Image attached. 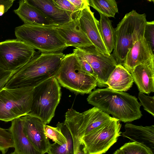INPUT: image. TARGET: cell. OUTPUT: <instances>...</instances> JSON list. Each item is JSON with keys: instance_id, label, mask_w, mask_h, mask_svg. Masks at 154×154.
<instances>
[{"instance_id": "cell-25", "label": "cell", "mask_w": 154, "mask_h": 154, "mask_svg": "<svg viewBox=\"0 0 154 154\" xmlns=\"http://www.w3.org/2000/svg\"><path fill=\"white\" fill-rule=\"evenodd\" d=\"M119 149L123 154H152L146 147L135 142L125 143Z\"/></svg>"}, {"instance_id": "cell-11", "label": "cell", "mask_w": 154, "mask_h": 154, "mask_svg": "<svg viewBox=\"0 0 154 154\" xmlns=\"http://www.w3.org/2000/svg\"><path fill=\"white\" fill-rule=\"evenodd\" d=\"M91 66L97 76V86L107 87L106 83L118 64L112 54L101 53L93 45L77 48Z\"/></svg>"}, {"instance_id": "cell-12", "label": "cell", "mask_w": 154, "mask_h": 154, "mask_svg": "<svg viewBox=\"0 0 154 154\" xmlns=\"http://www.w3.org/2000/svg\"><path fill=\"white\" fill-rule=\"evenodd\" d=\"M22 117L24 134L37 150L44 154L47 153L51 144L45 133L46 125L40 119L29 114Z\"/></svg>"}, {"instance_id": "cell-1", "label": "cell", "mask_w": 154, "mask_h": 154, "mask_svg": "<svg viewBox=\"0 0 154 154\" xmlns=\"http://www.w3.org/2000/svg\"><path fill=\"white\" fill-rule=\"evenodd\" d=\"M35 54L27 63L15 70L5 87L34 88L53 77L65 55L62 52Z\"/></svg>"}, {"instance_id": "cell-15", "label": "cell", "mask_w": 154, "mask_h": 154, "mask_svg": "<svg viewBox=\"0 0 154 154\" xmlns=\"http://www.w3.org/2000/svg\"><path fill=\"white\" fill-rule=\"evenodd\" d=\"M154 59V54L144 38L136 42L127 53L122 65L130 73L136 66Z\"/></svg>"}, {"instance_id": "cell-5", "label": "cell", "mask_w": 154, "mask_h": 154, "mask_svg": "<svg viewBox=\"0 0 154 154\" xmlns=\"http://www.w3.org/2000/svg\"><path fill=\"white\" fill-rule=\"evenodd\" d=\"M54 77L61 86L77 93H90L97 86V79L82 69L73 52L65 55Z\"/></svg>"}, {"instance_id": "cell-9", "label": "cell", "mask_w": 154, "mask_h": 154, "mask_svg": "<svg viewBox=\"0 0 154 154\" xmlns=\"http://www.w3.org/2000/svg\"><path fill=\"white\" fill-rule=\"evenodd\" d=\"M121 125L115 119L99 127L80 140L88 154H102L105 153L121 136Z\"/></svg>"}, {"instance_id": "cell-27", "label": "cell", "mask_w": 154, "mask_h": 154, "mask_svg": "<svg viewBox=\"0 0 154 154\" xmlns=\"http://www.w3.org/2000/svg\"><path fill=\"white\" fill-rule=\"evenodd\" d=\"M14 147L12 135L8 129L0 127V151L5 154L9 148Z\"/></svg>"}, {"instance_id": "cell-28", "label": "cell", "mask_w": 154, "mask_h": 154, "mask_svg": "<svg viewBox=\"0 0 154 154\" xmlns=\"http://www.w3.org/2000/svg\"><path fill=\"white\" fill-rule=\"evenodd\" d=\"M55 5L59 8L68 11L73 19L77 18L80 11L77 9L68 0H53Z\"/></svg>"}, {"instance_id": "cell-26", "label": "cell", "mask_w": 154, "mask_h": 154, "mask_svg": "<svg viewBox=\"0 0 154 154\" xmlns=\"http://www.w3.org/2000/svg\"><path fill=\"white\" fill-rule=\"evenodd\" d=\"M45 130L47 137L52 139L54 143L60 145L66 143V138L58 127H54L46 125Z\"/></svg>"}, {"instance_id": "cell-6", "label": "cell", "mask_w": 154, "mask_h": 154, "mask_svg": "<svg viewBox=\"0 0 154 154\" xmlns=\"http://www.w3.org/2000/svg\"><path fill=\"white\" fill-rule=\"evenodd\" d=\"M65 117L64 124L72 136L74 154L81 138L116 119L94 106L82 113L71 108L66 112Z\"/></svg>"}, {"instance_id": "cell-20", "label": "cell", "mask_w": 154, "mask_h": 154, "mask_svg": "<svg viewBox=\"0 0 154 154\" xmlns=\"http://www.w3.org/2000/svg\"><path fill=\"white\" fill-rule=\"evenodd\" d=\"M14 12L24 22V23L56 26L41 11L29 3L26 0L19 2L18 8Z\"/></svg>"}, {"instance_id": "cell-35", "label": "cell", "mask_w": 154, "mask_h": 154, "mask_svg": "<svg viewBox=\"0 0 154 154\" xmlns=\"http://www.w3.org/2000/svg\"><path fill=\"white\" fill-rule=\"evenodd\" d=\"M76 154H88L84 144L82 143H80Z\"/></svg>"}, {"instance_id": "cell-10", "label": "cell", "mask_w": 154, "mask_h": 154, "mask_svg": "<svg viewBox=\"0 0 154 154\" xmlns=\"http://www.w3.org/2000/svg\"><path fill=\"white\" fill-rule=\"evenodd\" d=\"M35 49L17 39L0 42V68L13 71L27 63L36 53Z\"/></svg>"}, {"instance_id": "cell-4", "label": "cell", "mask_w": 154, "mask_h": 154, "mask_svg": "<svg viewBox=\"0 0 154 154\" xmlns=\"http://www.w3.org/2000/svg\"><path fill=\"white\" fill-rule=\"evenodd\" d=\"M55 27L24 23L16 27L14 32L17 39L41 53L62 52L67 47Z\"/></svg>"}, {"instance_id": "cell-33", "label": "cell", "mask_w": 154, "mask_h": 154, "mask_svg": "<svg viewBox=\"0 0 154 154\" xmlns=\"http://www.w3.org/2000/svg\"><path fill=\"white\" fill-rule=\"evenodd\" d=\"M75 8L81 11L89 6V0H68Z\"/></svg>"}, {"instance_id": "cell-37", "label": "cell", "mask_w": 154, "mask_h": 154, "mask_svg": "<svg viewBox=\"0 0 154 154\" xmlns=\"http://www.w3.org/2000/svg\"><path fill=\"white\" fill-rule=\"evenodd\" d=\"M14 154V152H12V153H11L10 154Z\"/></svg>"}, {"instance_id": "cell-18", "label": "cell", "mask_w": 154, "mask_h": 154, "mask_svg": "<svg viewBox=\"0 0 154 154\" xmlns=\"http://www.w3.org/2000/svg\"><path fill=\"white\" fill-rule=\"evenodd\" d=\"M31 5L41 11L56 26L68 23L74 19L68 11L59 8L53 0H26Z\"/></svg>"}, {"instance_id": "cell-7", "label": "cell", "mask_w": 154, "mask_h": 154, "mask_svg": "<svg viewBox=\"0 0 154 154\" xmlns=\"http://www.w3.org/2000/svg\"><path fill=\"white\" fill-rule=\"evenodd\" d=\"M61 96V87L56 78L51 77L33 89L31 110L28 114L41 120L46 125L50 123Z\"/></svg>"}, {"instance_id": "cell-21", "label": "cell", "mask_w": 154, "mask_h": 154, "mask_svg": "<svg viewBox=\"0 0 154 154\" xmlns=\"http://www.w3.org/2000/svg\"><path fill=\"white\" fill-rule=\"evenodd\" d=\"M132 76L123 66L117 64L110 75L106 83L108 88L119 91H126L132 86Z\"/></svg>"}, {"instance_id": "cell-34", "label": "cell", "mask_w": 154, "mask_h": 154, "mask_svg": "<svg viewBox=\"0 0 154 154\" xmlns=\"http://www.w3.org/2000/svg\"><path fill=\"white\" fill-rule=\"evenodd\" d=\"M14 0H0V16H2L12 6Z\"/></svg>"}, {"instance_id": "cell-31", "label": "cell", "mask_w": 154, "mask_h": 154, "mask_svg": "<svg viewBox=\"0 0 154 154\" xmlns=\"http://www.w3.org/2000/svg\"><path fill=\"white\" fill-rule=\"evenodd\" d=\"M73 53L75 55L82 69L97 80V76L91 66L82 55L77 48L73 50Z\"/></svg>"}, {"instance_id": "cell-3", "label": "cell", "mask_w": 154, "mask_h": 154, "mask_svg": "<svg viewBox=\"0 0 154 154\" xmlns=\"http://www.w3.org/2000/svg\"><path fill=\"white\" fill-rule=\"evenodd\" d=\"M145 14L135 10L126 14L115 29V44L112 54L118 64L122 65L134 44L144 38L147 20Z\"/></svg>"}, {"instance_id": "cell-13", "label": "cell", "mask_w": 154, "mask_h": 154, "mask_svg": "<svg viewBox=\"0 0 154 154\" xmlns=\"http://www.w3.org/2000/svg\"><path fill=\"white\" fill-rule=\"evenodd\" d=\"M94 14L90 6L81 11L77 17L80 26L98 51L110 55L111 54L107 50L102 38L99 21L95 18Z\"/></svg>"}, {"instance_id": "cell-29", "label": "cell", "mask_w": 154, "mask_h": 154, "mask_svg": "<svg viewBox=\"0 0 154 154\" xmlns=\"http://www.w3.org/2000/svg\"><path fill=\"white\" fill-rule=\"evenodd\" d=\"M138 97L145 110L154 116V97L147 96L139 92Z\"/></svg>"}, {"instance_id": "cell-19", "label": "cell", "mask_w": 154, "mask_h": 154, "mask_svg": "<svg viewBox=\"0 0 154 154\" xmlns=\"http://www.w3.org/2000/svg\"><path fill=\"white\" fill-rule=\"evenodd\" d=\"M131 73L140 92L149 94L154 92V59L136 66Z\"/></svg>"}, {"instance_id": "cell-22", "label": "cell", "mask_w": 154, "mask_h": 154, "mask_svg": "<svg viewBox=\"0 0 154 154\" xmlns=\"http://www.w3.org/2000/svg\"><path fill=\"white\" fill-rule=\"evenodd\" d=\"M56 126L66 137L67 142L63 145L55 143L51 144L47 153L48 154H74L73 139L69 131L64 123L59 122Z\"/></svg>"}, {"instance_id": "cell-2", "label": "cell", "mask_w": 154, "mask_h": 154, "mask_svg": "<svg viewBox=\"0 0 154 154\" xmlns=\"http://www.w3.org/2000/svg\"><path fill=\"white\" fill-rule=\"evenodd\" d=\"M88 103L125 123L140 119L141 105L134 96L109 88L97 89L88 96Z\"/></svg>"}, {"instance_id": "cell-30", "label": "cell", "mask_w": 154, "mask_h": 154, "mask_svg": "<svg viewBox=\"0 0 154 154\" xmlns=\"http://www.w3.org/2000/svg\"><path fill=\"white\" fill-rule=\"evenodd\" d=\"M144 38L154 53V21H147L144 33Z\"/></svg>"}, {"instance_id": "cell-23", "label": "cell", "mask_w": 154, "mask_h": 154, "mask_svg": "<svg viewBox=\"0 0 154 154\" xmlns=\"http://www.w3.org/2000/svg\"><path fill=\"white\" fill-rule=\"evenodd\" d=\"M99 21L100 32L104 43L109 53L111 54L114 47L115 32L112 21L108 17L100 14Z\"/></svg>"}, {"instance_id": "cell-36", "label": "cell", "mask_w": 154, "mask_h": 154, "mask_svg": "<svg viewBox=\"0 0 154 154\" xmlns=\"http://www.w3.org/2000/svg\"><path fill=\"white\" fill-rule=\"evenodd\" d=\"M113 154H123L121 150L120 149L117 150Z\"/></svg>"}, {"instance_id": "cell-32", "label": "cell", "mask_w": 154, "mask_h": 154, "mask_svg": "<svg viewBox=\"0 0 154 154\" xmlns=\"http://www.w3.org/2000/svg\"><path fill=\"white\" fill-rule=\"evenodd\" d=\"M14 71H7L0 68V91L5 87Z\"/></svg>"}, {"instance_id": "cell-14", "label": "cell", "mask_w": 154, "mask_h": 154, "mask_svg": "<svg viewBox=\"0 0 154 154\" xmlns=\"http://www.w3.org/2000/svg\"><path fill=\"white\" fill-rule=\"evenodd\" d=\"M67 47L78 48L93 45L81 28L77 18L66 24L55 27Z\"/></svg>"}, {"instance_id": "cell-8", "label": "cell", "mask_w": 154, "mask_h": 154, "mask_svg": "<svg viewBox=\"0 0 154 154\" xmlns=\"http://www.w3.org/2000/svg\"><path fill=\"white\" fill-rule=\"evenodd\" d=\"M33 88L4 87L0 91V120L11 121L27 115L31 110Z\"/></svg>"}, {"instance_id": "cell-24", "label": "cell", "mask_w": 154, "mask_h": 154, "mask_svg": "<svg viewBox=\"0 0 154 154\" xmlns=\"http://www.w3.org/2000/svg\"><path fill=\"white\" fill-rule=\"evenodd\" d=\"M89 6L97 10L100 14L107 17H114L118 12L117 3L114 0H89Z\"/></svg>"}, {"instance_id": "cell-16", "label": "cell", "mask_w": 154, "mask_h": 154, "mask_svg": "<svg viewBox=\"0 0 154 154\" xmlns=\"http://www.w3.org/2000/svg\"><path fill=\"white\" fill-rule=\"evenodd\" d=\"M23 124L22 117L16 118L11 121L8 129L14 142V154H44L36 149L24 134Z\"/></svg>"}, {"instance_id": "cell-17", "label": "cell", "mask_w": 154, "mask_h": 154, "mask_svg": "<svg viewBox=\"0 0 154 154\" xmlns=\"http://www.w3.org/2000/svg\"><path fill=\"white\" fill-rule=\"evenodd\" d=\"M125 131L123 137L128 138L133 142L140 143L154 154V125L143 127L130 123L125 124Z\"/></svg>"}]
</instances>
